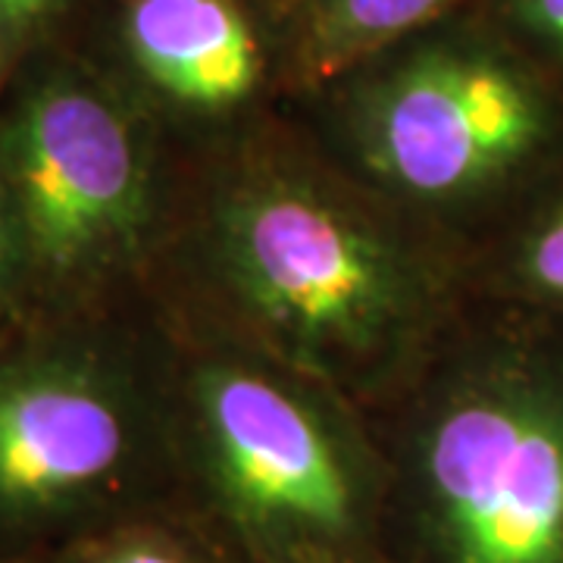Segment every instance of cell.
I'll list each match as a JSON object with an SVG mask.
<instances>
[{
	"label": "cell",
	"mask_w": 563,
	"mask_h": 563,
	"mask_svg": "<svg viewBox=\"0 0 563 563\" xmlns=\"http://www.w3.org/2000/svg\"><path fill=\"white\" fill-rule=\"evenodd\" d=\"M222 244L247 303L301 357H354L401 320L395 257L351 217L303 191L244 195L225 213Z\"/></svg>",
	"instance_id": "cell-1"
},
{
	"label": "cell",
	"mask_w": 563,
	"mask_h": 563,
	"mask_svg": "<svg viewBox=\"0 0 563 563\" xmlns=\"http://www.w3.org/2000/svg\"><path fill=\"white\" fill-rule=\"evenodd\" d=\"M22 244L47 273L73 276L122 254L144 220L139 144L110 101L44 85L3 141Z\"/></svg>",
	"instance_id": "cell-2"
},
{
	"label": "cell",
	"mask_w": 563,
	"mask_h": 563,
	"mask_svg": "<svg viewBox=\"0 0 563 563\" xmlns=\"http://www.w3.org/2000/svg\"><path fill=\"white\" fill-rule=\"evenodd\" d=\"M429 483L461 563H563V407L536 391L454 404Z\"/></svg>",
	"instance_id": "cell-3"
},
{
	"label": "cell",
	"mask_w": 563,
	"mask_h": 563,
	"mask_svg": "<svg viewBox=\"0 0 563 563\" xmlns=\"http://www.w3.org/2000/svg\"><path fill=\"white\" fill-rule=\"evenodd\" d=\"M539 132L542 110L510 69L429 54L388 81L366 141L391 181L417 195H454L520 161Z\"/></svg>",
	"instance_id": "cell-4"
},
{
	"label": "cell",
	"mask_w": 563,
	"mask_h": 563,
	"mask_svg": "<svg viewBox=\"0 0 563 563\" xmlns=\"http://www.w3.org/2000/svg\"><path fill=\"white\" fill-rule=\"evenodd\" d=\"M201 398L222 479L244 514L313 536H339L351 526L342 461L288 391L254 373L213 369Z\"/></svg>",
	"instance_id": "cell-5"
},
{
	"label": "cell",
	"mask_w": 563,
	"mask_h": 563,
	"mask_svg": "<svg viewBox=\"0 0 563 563\" xmlns=\"http://www.w3.org/2000/svg\"><path fill=\"white\" fill-rule=\"evenodd\" d=\"M125 451V410L95 369L69 361L0 369V510L69 501L103 483Z\"/></svg>",
	"instance_id": "cell-6"
},
{
	"label": "cell",
	"mask_w": 563,
	"mask_h": 563,
	"mask_svg": "<svg viewBox=\"0 0 563 563\" xmlns=\"http://www.w3.org/2000/svg\"><path fill=\"white\" fill-rule=\"evenodd\" d=\"M125 38L141 73L195 107H229L254 91L261 51L229 0H135Z\"/></svg>",
	"instance_id": "cell-7"
},
{
	"label": "cell",
	"mask_w": 563,
	"mask_h": 563,
	"mask_svg": "<svg viewBox=\"0 0 563 563\" xmlns=\"http://www.w3.org/2000/svg\"><path fill=\"white\" fill-rule=\"evenodd\" d=\"M451 0H325L317 16L320 57L342 63L417 29Z\"/></svg>",
	"instance_id": "cell-8"
},
{
	"label": "cell",
	"mask_w": 563,
	"mask_h": 563,
	"mask_svg": "<svg viewBox=\"0 0 563 563\" xmlns=\"http://www.w3.org/2000/svg\"><path fill=\"white\" fill-rule=\"evenodd\" d=\"M526 269L542 291L563 298V210L544 222L542 232L532 239Z\"/></svg>",
	"instance_id": "cell-9"
},
{
	"label": "cell",
	"mask_w": 563,
	"mask_h": 563,
	"mask_svg": "<svg viewBox=\"0 0 563 563\" xmlns=\"http://www.w3.org/2000/svg\"><path fill=\"white\" fill-rule=\"evenodd\" d=\"M22 251H25V244H22L20 220H16V203H13L7 166H3V154H0V298L7 295V288L13 282Z\"/></svg>",
	"instance_id": "cell-10"
},
{
	"label": "cell",
	"mask_w": 563,
	"mask_h": 563,
	"mask_svg": "<svg viewBox=\"0 0 563 563\" xmlns=\"http://www.w3.org/2000/svg\"><path fill=\"white\" fill-rule=\"evenodd\" d=\"M526 29L563 57V0H517Z\"/></svg>",
	"instance_id": "cell-11"
},
{
	"label": "cell",
	"mask_w": 563,
	"mask_h": 563,
	"mask_svg": "<svg viewBox=\"0 0 563 563\" xmlns=\"http://www.w3.org/2000/svg\"><path fill=\"white\" fill-rule=\"evenodd\" d=\"M91 563H185L179 554L154 542H129L120 548H110L107 554L95 558Z\"/></svg>",
	"instance_id": "cell-12"
},
{
	"label": "cell",
	"mask_w": 563,
	"mask_h": 563,
	"mask_svg": "<svg viewBox=\"0 0 563 563\" xmlns=\"http://www.w3.org/2000/svg\"><path fill=\"white\" fill-rule=\"evenodd\" d=\"M54 7V0H0V22L10 29H25L44 16Z\"/></svg>",
	"instance_id": "cell-13"
}]
</instances>
